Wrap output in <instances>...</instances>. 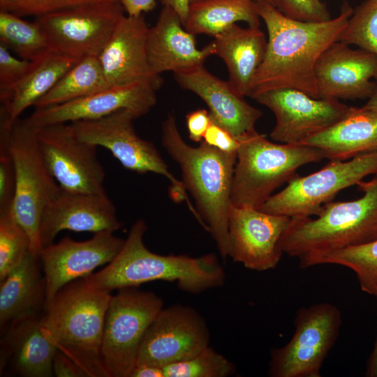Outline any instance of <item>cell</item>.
<instances>
[{
	"label": "cell",
	"mask_w": 377,
	"mask_h": 377,
	"mask_svg": "<svg viewBox=\"0 0 377 377\" xmlns=\"http://www.w3.org/2000/svg\"><path fill=\"white\" fill-rule=\"evenodd\" d=\"M116 209L107 193L73 192L61 187L57 195L46 206L40 220L41 246L53 243L61 230L115 232L121 228Z\"/></svg>",
	"instance_id": "cell-21"
},
{
	"label": "cell",
	"mask_w": 377,
	"mask_h": 377,
	"mask_svg": "<svg viewBox=\"0 0 377 377\" xmlns=\"http://www.w3.org/2000/svg\"><path fill=\"white\" fill-rule=\"evenodd\" d=\"M15 186L13 156L6 140L0 136V214L11 211Z\"/></svg>",
	"instance_id": "cell-38"
},
{
	"label": "cell",
	"mask_w": 377,
	"mask_h": 377,
	"mask_svg": "<svg viewBox=\"0 0 377 377\" xmlns=\"http://www.w3.org/2000/svg\"><path fill=\"white\" fill-rule=\"evenodd\" d=\"M163 301L137 287L119 289L106 312L101 356L109 377H129L136 365L145 334Z\"/></svg>",
	"instance_id": "cell-8"
},
{
	"label": "cell",
	"mask_w": 377,
	"mask_h": 377,
	"mask_svg": "<svg viewBox=\"0 0 377 377\" xmlns=\"http://www.w3.org/2000/svg\"><path fill=\"white\" fill-rule=\"evenodd\" d=\"M149 27L143 14L125 15L97 57L109 87L149 82L160 88L163 79L149 65Z\"/></svg>",
	"instance_id": "cell-20"
},
{
	"label": "cell",
	"mask_w": 377,
	"mask_h": 377,
	"mask_svg": "<svg viewBox=\"0 0 377 377\" xmlns=\"http://www.w3.org/2000/svg\"><path fill=\"white\" fill-rule=\"evenodd\" d=\"M147 225L137 220L114 259L102 269L84 277L92 287L107 292L154 281L177 282L183 291L198 294L221 287L226 274L213 253L199 257L160 255L144 243Z\"/></svg>",
	"instance_id": "cell-2"
},
{
	"label": "cell",
	"mask_w": 377,
	"mask_h": 377,
	"mask_svg": "<svg viewBox=\"0 0 377 377\" xmlns=\"http://www.w3.org/2000/svg\"><path fill=\"white\" fill-rule=\"evenodd\" d=\"M239 140L231 199L234 206L259 208L297 170L325 158L318 149L274 143L256 130Z\"/></svg>",
	"instance_id": "cell-6"
},
{
	"label": "cell",
	"mask_w": 377,
	"mask_h": 377,
	"mask_svg": "<svg viewBox=\"0 0 377 377\" xmlns=\"http://www.w3.org/2000/svg\"><path fill=\"white\" fill-rule=\"evenodd\" d=\"M207 145L223 152L237 154L239 140L228 131L212 122L207 128L203 140Z\"/></svg>",
	"instance_id": "cell-40"
},
{
	"label": "cell",
	"mask_w": 377,
	"mask_h": 377,
	"mask_svg": "<svg viewBox=\"0 0 377 377\" xmlns=\"http://www.w3.org/2000/svg\"><path fill=\"white\" fill-rule=\"evenodd\" d=\"M212 122L209 112L199 108L188 112L186 116V124L189 138L195 142H201L204 135Z\"/></svg>",
	"instance_id": "cell-41"
},
{
	"label": "cell",
	"mask_w": 377,
	"mask_h": 377,
	"mask_svg": "<svg viewBox=\"0 0 377 377\" xmlns=\"http://www.w3.org/2000/svg\"><path fill=\"white\" fill-rule=\"evenodd\" d=\"M338 41L377 56V0H365L353 10Z\"/></svg>",
	"instance_id": "cell-35"
},
{
	"label": "cell",
	"mask_w": 377,
	"mask_h": 377,
	"mask_svg": "<svg viewBox=\"0 0 377 377\" xmlns=\"http://www.w3.org/2000/svg\"><path fill=\"white\" fill-rule=\"evenodd\" d=\"M323 264L338 265L351 269L362 291L371 294L377 282V239L327 253L316 259L312 266Z\"/></svg>",
	"instance_id": "cell-32"
},
{
	"label": "cell",
	"mask_w": 377,
	"mask_h": 377,
	"mask_svg": "<svg viewBox=\"0 0 377 377\" xmlns=\"http://www.w3.org/2000/svg\"><path fill=\"white\" fill-rule=\"evenodd\" d=\"M38 254L29 251L21 263L0 282V326L22 316L40 313L45 307L44 276Z\"/></svg>",
	"instance_id": "cell-27"
},
{
	"label": "cell",
	"mask_w": 377,
	"mask_h": 377,
	"mask_svg": "<svg viewBox=\"0 0 377 377\" xmlns=\"http://www.w3.org/2000/svg\"><path fill=\"white\" fill-rule=\"evenodd\" d=\"M357 186L360 198L327 202L315 219L292 218L280 241L283 253L306 268L327 253L377 239V174Z\"/></svg>",
	"instance_id": "cell-4"
},
{
	"label": "cell",
	"mask_w": 377,
	"mask_h": 377,
	"mask_svg": "<svg viewBox=\"0 0 377 377\" xmlns=\"http://www.w3.org/2000/svg\"><path fill=\"white\" fill-rule=\"evenodd\" d=\"M109 86L97 57L80 59L34 105L35 109L57 105L77 100Z\"/></svg>",
	"instance_id": "cell-30"
},
{
	"label": "cell",
	"mask_w": 377,
	"mask_h": 377,
	"mask_svg": "<svg viewBox=\"0 0 377 377\" xmlns=\"http://www.w3.org/2000/svg\"><path fill=\"white\" fill-rule=\"evenodd\" d=\"M199 1V0H191V3L195 2V1ZM256 1H268V2H269V3H272L271 0H256Z\"/></svg>",
	"instance_id": "cell-48"
},
{
	"label": "cell",
	"mask_w": 377,
	"mask_h": 377,
	"mask_svg": "<svg viewBox=\"0 0 377 377\" xmlns=\"http://www.w3.org/2000/svg\"><path fill=\"white\" fill-rule=\"evenodd\" d=\"M52 371L57 377H87L79 367L57 350L53 360Z\"/></svg>",
	"instance_id": "cell-42"
},
{
	"label": "cell",
	"mask_w": 377,
	"mask_h": 377,
	"mask_svg": "<svg viewBox=\"0 0 377 377\" xmlns=\"http://www.w3.org/2000/svg\"><path fill=\"white\" fill-rule=\"evenodd\" d=\"M214 54L224 62L229 82L242 96H248L253 77L267 50V38L259 27L243 28L234 24L214 37Z\"/></svg>",
	"instance_id": "cell-26"
},
{
	"label": "cell",
	"mask_w": 377,
	"mask_h": 377,
	"mask_svg": "<svg viewBox=\"0 0 377 377\" xmlns=\"http://www.w3.org/2000/svg\"><path fill=\"white\" fill-rule=\"evenodd\" d=\"M34 128L46 168L62 188L106 193L105 173L97 156V146L77 138L69 124Z\"/></svg>",
	"instance_id": "cell-13"
},
{
	"label": "cell",
	"mask_w": 377,
	"mask_h": 377,
	"mask_svg": "<svg viewBox=\"0 0 377 377\" xmlns=\"http://www.w3.org/2000/svg\"><path fill=\"white\" fill-rule=\"evenodd\" d=\"M283 15L292 20L319 22L332 19L327 5L321 0H271Z\"/></svg>",
	"instance_id": "cell-37"
},
{
	"label": "cell",
	"mask_w": 377,
	"mask_h": 377,
	"mask_svg": "<svg viewBox=\"0 0 377 377\" xmlns=\"http://www.w3.org/2000/svg\"><path fill=\"white\" fill-rule=\"evenodd\" d=\"M316 80L320 98H369L377 89V56L337 41L320 57Z\"/></svg>",
	"instance_id": "cell-19"
},
{
	"label": "cell",
	"mask_w": 377,
	"mask_h": 377,
	"mask_svg": "<svg viewBox=\"0 0 377 377\" xmlns=\"http://www.w3.org/2000/svg\"><path fill=\"white\" fill-rule=\"evenodd\" d=\"M295 332L283 346L271 352L269 376L320 377L341 325L339 309L329 302L302 307L296 313Z\"/></svg>",
	"instance_id": "cell-11"
},
{
	"label": "cell",
	"mask_w": 377,
	"mask_h": 377,
	"mask_svg": "<svg viewBox=\"0 0 377 377\" xmlns=\"http://www.w3.org/2000/svg\"><path fill=\"white\" fill-rule=\"evenodd\" d=\"M135 117L126 110H118L105 117L70 123L80 140L108 149L126 169L138 172H153L170 182L169 193L176 202L186 201L196 216L183 182L177 179L153 143L140 138L135 131Z\"/></svg>",
	"instance_id": "cell-10"
},
{
	"label": "cell",
	"mask_w": 377,
	"mask_h": 377,
	"mask_svg": "<svg viewBox=\"0 0 377 377\" xmlns=\"http://www.w3.org/2000/svg\"><path fill=\"white\" fill-rule=\"evenodd\" d=\"M159 88L149 82L111 86L91 95L65 103L35 109L26 119L34 128L96 119L121 110L135 118L149 112L156 103Z\"/></svg>",
	"instance_id": "cell-18"
},
{
	"label": "cell",
	"mask_w": 377,
	"mask_h": 377,
	"mask_svg": "<svg viewBox=\"0 0 377 377\" xmlns=\"http://www.w3.org/2000/svg\"><path fill=\"white\" fill-rule=\"evenodd\" d=\"M253 99L274 113L276 124L270 137L284 144H302L343 119L351 108L339 100L316 98L291 88L265 91Z\"/></svg>",
	"instance_id": "cell-15"
},
{
	"label": "cell",
	"mask_w": 377,
	"mask_h": 377,
	"mask_svg": "<svg viewBox=\"0 0 377 377\" xmlns=\"http://www.w3.org/2000/svg\"><path fill=\"white\" fill-rule=\"evenodd\" d=\"M43 315L37 313L22 316L7 326L1 341V374L54 376L52 364L57 350L43 332Z\"/></svg>",
	"instance_id": "cell-23"
},
{
	"label": "cell",
	"mask_w": 377,
	"mask_h": 377,
	"mask_svg": "<svg viewBox=\"0 0 377 377\" xmlns=\"http://www.w3.org/2000/svg\"><path fill=\"white\" fill-rule=\"evenodd\" d=\"M129 377H164V373L162 367L149 364H136Z\"/></svg>",
	"instance_id": "cell-44"
},
{
	"label": "cell",
	"mask_w": 377,
	"mask_h": 377,
	"mask_svg": "<svg viewBox=\"0 0 377 377\" xmlns=\"http://www.w3.org/2000/svg\"><path fill=\"white\" fill-rule=\"evenodd\" d=\"M30 239L11 211L0 214V282L31 251Z\"/></svg>",
	"instance_id": "cell-34"
},
{
	"label": "cell",
	"mask_w": 377,
	"mask_h": 377,
	"mask_svg": "<svg viewBox=\"0 0 377 377\" xmlns=\"http://www.w3.org/2000/svg\"><path fill=\"white\" fill-rule=\"evenodd\" d=\"M164 377H228L236 367L209 346L193 357L163 367Z\"/></svg>",
	"instance_id": "cell-33"
},
{
	"label": "cell",
	"mask_w": 377,
	"mask_h": 377,
	"mask_svg": "<svg viewBox=\"0 0 377 377\" xmlns=\"http://www.w3.org/2000/svg\"><path fill=\"white\" fill-rule=\"evenodd\" d=\"M302 145L320 149L325 158L345 161L377 151V109L352 107L343 119Z\"/></svg>",
	"instance_id": "cell-25"
},
{
	"label": "cell",
	"mask_w": 377,
	"mask_h": 377,
	"mask_svg": "<svg viewBox=\"0 0 377 377\" xmlns=\"http://www.w3.org/2000/svg\"><path fill=\"white\" fill-rule=\"evenodd\" d=\"M364 105L377 109V89Z\"/></svg>",
	"instance_id": "cell-47"
},
{
	"label": "cell",
	"mask_w": 377,
	"mask_h": 377,
	"mask_svg": "<svg viewBox=\"0 0 377 377\" xmlns=\"http://www.w3.org/2000/svg\"><path fill=\"white\" fill-rule=\"evenodd\" d=\"M256 6L267 30V45L248 96L253 98L265 91L291 88L320 98L316 64L324 52L339 40L353 14L352 7L345 1L336 17L309 22L286 17L267 1H256Z\"/></svg>",
	"instance_id": "cell-1"
},
{
	"label": "cell",
	"mask_w": 377,
	"mask_h": 377,
	"mask_svg": "<svg viewBox=\"0 0 377 377\" xmlns=\"http://www.w3.org/2000/svg\"><path fill=\"white\" fill-rule=\"evenodd\" d=\"M161 1L163 6L170 7L177 13L184 25L188 13L191 0H161Z\"/></svg>",
	"instance_id": "cell-45"
},
{
	"label": "cell",
	"mask_w": 377,
	"mask_h": 377,
	"mask_svg": "<svg viewBox=\"0 0 377 377\" xmlns=\"http://www.w3.org/2000/svg\"><path fill=\"white\" fill-rule=\"evenodd\" d=\"M0 136L9 147L15 168V193L11 214L30 239V249L38 254L40 224L46 206L61 186L50 175L40 152L35 128L27 119L13 123L0 117Z\"/></svg>",
	"instance_id": "cell-7"
},
{
	"label": "cell",
	"mask_w": 377,
	"mask_h": 377,
	"mask_svg": "<svg viewBox=\"0 0 377 377\" xmlns=\"http://www.w3.org/2000/svg\"><path fill=\"white\" fill-rule=\"evenodd\" d=\"M108 0H0V10L20 17L41 15L80 4Z\"/></svg>",
	"instance_id": "cell-36"
},
{
	"label": "cell",
	"mask_w": 377,
	"mask_h": 377,
	"mask_svg": "<svg viewBox=\"0 0 377 377\" xmlns=\"http://www.w3.org/2000/svg\"><path fill=\"white\" fill-rule=\"evenodd\" d=\"M119 0L80 4L36 17L51 50L76 59L98 57L125 15Z\"/></svg>",
	"instance_id": "cell-12"
},
{
	"label": "cell",
	"mask_w": 377,
	"mask_h": 377,
	"mask_svg": "<svg viewBox=\"0 0 377 377\" xmlns=\"http://www.w3.org/2000/svg\"><path fill=\"white\" fill-rule=\"evenodd\" d=\"M214 53L212 41L202 49L197 47L195 35L184 28L177 13L170 7L163 6L155 25L149 27L148 60L156 75L203 65Z\"/></svg>",
	"instance_id": "cell-24"
},
{
	"label": "cell",
	"mask_w": 377,
	"mask_h": 377,
	"mask_svg": "<svg viewBox=\"0 0 377 377\" xmlns=\"http://www.w3.org/2000/svg\"><path fill=\"white\" fill-rule=\"evenodd\" d=\"M0 44L18 57L35 61L51 51L48 39L36 22L0 10Z\"/></svg>",
	"instance_id": "cell-31"
},
{
	"label": "cell",
	"mask_w": 377,
	"mask_h": 377,
	"mask_svg": "<svg viewBox=\"0 0 377 377\" xmlns=\"http://www.w3.org/2000/svg\"><path fill=\"white\" fill-rule=\"evenodd\" d=\"M376 174L377 151L349 161L332 160L315 172L295 176L283 190L273 194L258 209L291 219L317 216L339 191Z\"/></svg>",
	"instance_id": "cell-9"
},
{
	"label": "cell",
	"mask_w": 377,
	"mask_h": 377,
	"mask_svg": "<svg viewBox=\"0 0 377 377\" xmlns=\"http://www.w3.org/2000/svg\"><path fill=\"white\" fill-rule=\"evenodd\" d=\"M291 218L252 207L232 205L228 224V256L246 268L274 269L283 253L281 239Z\"/></svg>",
	"instance_id": "cell-17"
},
{
	"label": "cell",
	"mask_w": 377,
	"mask_h": 377,
	"mask_svg": "<svg viewBox=\"0 0 377 377\" xmlns=\"http://www.w3.org/2000/svg\"><path fill=\"white\" fill-rule=\"evenodd\" d=\"M32 62L15 57L0 44V97L6 95L26 75Z\"/></svg>",
	"instance_id": "cell-39"
},
{
	"label": "cell",
	"mask_w": 377,
	"mask_h": 377,
	"mask_svg": "<svg viewBox=\"0 0 377 377\" xmlns=\"http://www.w3.org/2000/svg\"><path fill=\"white\" fill-rule=\"evenodd\" d=\"M371 295L377 297V282L374 285ZM365 374L367 377H377V339L369 358Z\"/></svg>",
	"instance_id": "cell-46"
},
{
	"label": "cell",
	"mask_w": 377,
	"mask_h": 377,
	"mask_svg": "<svg viewBox=\"0 0 377 377\" xmlns=\"http://www.w3.org/2000/svg\"><path fill=\"white\" fill-rule=\"evenodd\" d=\"M111 297L110 292L95 288L81 278L61 288L43 315L45 336L87 377H109L101 344Z\"/></svg>",
	"instance_id": "cell-5"
},
{
	"label": "cell",
	"mask_w": 377,
	"mask_h": 377,
	"mask_svg": "<svg viewBox=\"0 0 377 377\" xmlns=\"http://www.w3.org/2000/svg\"><path fill=\"white\" fill-rule=\"evenodd\" d=\"M161 142L179 164L186 188L195 199L200 223L209 231L222 259L228 257V224L237 154L221 151L201 142L188 145L176 119L169 114L161 127Z\"/></svg>",
	"instance_id": "cell-3"
},
{
	"label": "cell",
	"mask_w": 377,
	"mask_h": 377,
	"mask_svg": "<svg viewBox=\"0 0 377 377\" xmlns=\"http://www.w3.org/2000/svg\"><path fill=\"white\" fill-rule=\"evenodd\" d=\"M124 239L114 232L101 231L89 239L78 242L69 237L40 249L38 256L45 281V309L64 286L86 277L98 267L108 264L117 255Z\"/></svg>",
	"instance_id": "cell-16"
},
{
	"label": "cell",
	"mask_w": 377,
	"mask_h": 377,
	"mask_svg": "<svg viewBox=\"0 0 377 377\" xmlns=\"http://www.w3.org/2000/svg\"><path fill=\"white\" fill-rule=\"evenodd\" d=\"M205 318L182 304L162 308L149 326L136 364L163 367L191 358L209 346Z\"/></svg>",
	"instance_id": "cell-14"
},
{
	"label": "cell",
	"mask_w": 377,
	"mask_h": 377,
	"mask_svg": "<svg viewBox=\"0 0 377 377\" xmlns=\"http://www.w3.org/2000/svg\"><path fill=\"white\" fill-rule=\"evenodd\" d=\"M128 15H138L153 10L156 0H119Z\"/></svg>",
	"instance_id": "cell-43"
},
{
	"label": "cell",
	"mask_w": 377,
	"mask_h": 377,
	"mask_svg": "<svg viewBox=\"0 0 377 377\" xmlns=\"http://www.w3.org/2000/svg\"><path fill=\"white\" fill-rule=\"evenodd\" d=\"M178 85L192 91L206 103L212 121L228 131L236 139L256 130L263 112L249 104L229 81L221 80L203 65L174 73Z\"/></svg>",
	"instance_id": "cell-22"
},
{
	"label": "cell",
	"mask_w": 377,
	"mask_h": 377,
	"mask_svg": "<svg viewBox=\"0 0 377 377\" xmlns=\"http://www.w3.org/2000/svg\"><path fill=\"white\" fill-rule=\"evenodd\" d=\"M80 59L50 51L33 61L26 75L3 96L0 97V117L13 123L57 84Z\"/></svg>",
	"instance_id": "cell-28"
},
{
	"label": "cell",
	"mask_w": 377,
	"mask_h": 377,
	"mask_svg": "<svg viewBox=\"0 0 377 377\" xmlns=\"http://www.w3.org/2000/svg\"><path fill=\"white\" fill-rule=\"evenodd\" d=\"M260 20L256 0H199L191 3L184 27L214 38L237 22L259 27Z\"/></svg>",
	"instance_id": "cell-29"
}]
</instances>
